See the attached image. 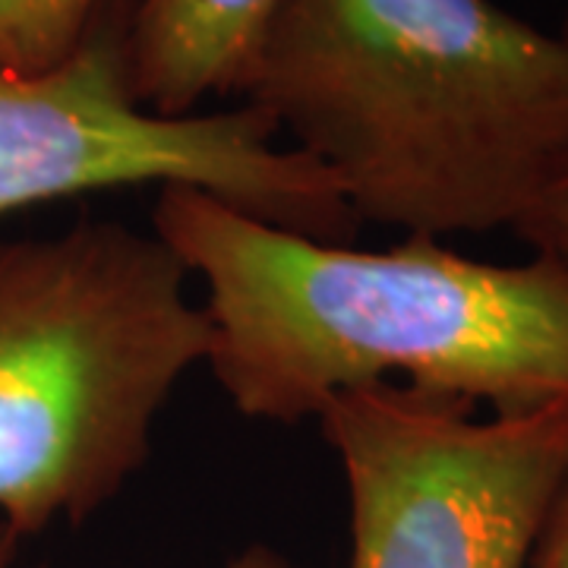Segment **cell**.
Segmentation results:
<instances>
[{"instance_id":"6da1fadb","label":"cell","mask_w":568,"mask_h":568,"mask_svg":"<svg viewBox=\"0 0 568 568\" xmlns=\"http://www.w3.org/2000/svg\"><path fill=\"white\" fill-rule=\"evenodd\" d=\"M152 234L205 287V364L250 420L301 424L328 398L407 386L489 414L568 402V272L480 263L433 237L316 241L196 186H162Z\"/></svg>"},{"instance_id":"7a4b0ae2","label":"cell","mask_w":568,"mask_h":568,"mask_svg":"<svg viewBox=\"0 0 568 568\" xmlns=\"http://www.w3.org/2000/svg\"><path fill=\"white\" fill-rule=\"evenodd\" d=\"M237 99L407 237L511 231L568 174V41L496 0H275Z\"/></svg>"},{"instance_id":"3957f363","label":"cell","mask_w":568,"mask_h":568,"mask_svg":"<svg viewBox=\"0 0 568 568\" xmlns=\"http://www.w3.org/2000/svg\"><path fill=\"white\" fill-rule=\"evenodd\" d=\"M162 237L80 222L0 241V525H82L152 455L168 398L209 354Z\"/></svg>"},{"instance_id":"277c9868","label":"cell","mask_w":568,"mask_h":568,"mask_svg":"<svg viewBox=\"0 0 568 568\" xmlns=\"http://www.w3.org/2000/svg\"><path fill=\"white\" fill-rule=\"evenodd\" d=\"M133 0H108L80 48L41 73L0 67V219L121 186H196L246 215L332 244L361 227L332 178L237 104L164 118L126 80Z\"/></svg>"},{"instance_id":"5b68a950","label":"cell","mask_w":568,"mask_h":568,"mask_svg":"<svg viewBox=\"0 0 568 568\" xmlns=\"http://www.w3.org/2000/svg\"><path fill=\"white\" fill-rule=\"evenodd\" d=\"M316 420L345 470L347 568H528L568 487V402L480 417L388 383Z\"/></svg>"},{"instance_id":"8992f818","label":"cell","mask_w":568,"mask_h":568,"mask_svg":"<svg viewBox=\"0 0 568 568\" xmlns=\"http://www.w3.org/2000/svg\"><path fill=\"white\" fill-rule=\"evenodd\" d=\"M275 0H133L123 32L133 99L164 118L237 99Z\"/></svg>"},{"instance_id":"52a82bcc","label":"cell","mask_w":568,"mask_h":568,"mask_svg":"<svg viewBox=\"0 0 568 568\" xmlns=\"http://www.w3.org/2000/svg\"><path fill=\"white\" fill-rule=\"evenodd\" d=\"M108 0H0V67L13 73H41L63 63Z\"/></svg>"},{"instance_id":"ba28073f","label":"cell","mask_w":568,"mask_h":568,"mask_svg":"<svg viewBox=\"0 0 568 568\" xmlns=\"http://www.w3.org/2000/svg\"><path fill=\"white\" fill-rule=\"evenodd\" d=\"M511 234L530 246L534 256H547L568 272V174L549 186L540 203L530 205Z\"/></svg>"},{"instance_id":"9c48e42d","label":"cell","mask_w":568,"mask_h":568,"mask_svg":"<svg viewBox=\"0 0 568 568\" xmlns=\"http://www.w3.org/2000/svg\"><path fill=\"white\" fill-rule=\"evenodd\" d=\"M530 562L534 568H568V487L549 511Z\"/></svg>"},{"instance_id":"30bf717a","label":"cell","mask_w":568,"mask_h":568,"mask_svg":"<svg viewBox=\"0 0 568 568\" xmlns=\"http://www.w3.org/2000/svg\"><path fill=\"white\" fill-rule=\"evenodd\" d=\"M224 568H304L297 566L294 559H287L278 549L265 547V544H253V547L241 549L234 559H227Z\"/></svg>"},{"instance_id":"8fae6325","label":"cell","mask_w":568,"mask_h":568,"mask_svg":"<svg viewBox=\"0 0 568 568\" xmlns=\"http://www.w3.org/2000/svg\"><path fill=\"white\" fill-rule=\"evenodd\" d=\"M22 547H26V540H22L20 534H13L7 525H0V568H48L26 562L22 559Z\"/></svg>"},{"instance_id":"7c38bea8","label":"cell","mask_w":568,"mask_h":568,"mask_svg":"<svg viewBox=\"0 0 568 568\" xmlns=\"http://www.w3.org/2000/svg\"><path fill=\"white\" fill-rule=\"evenodd\" d=\"M559 36L568 41V0H566V13H562V29H559Z\"/></svg>"}]
</instances>
